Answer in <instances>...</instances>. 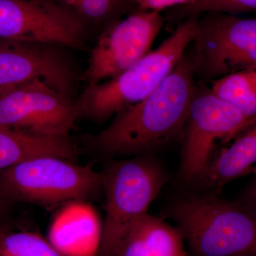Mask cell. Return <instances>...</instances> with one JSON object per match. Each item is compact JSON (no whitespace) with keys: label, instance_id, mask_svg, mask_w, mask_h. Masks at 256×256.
<instances>
[{"label":"cell","instance_id":"1","mask_svg":"<svg viewBox=\"0 0 256 256\" xmlns=\"http://www.w3.org/2000/svg\"><path fill=\"white\" fill-rule=\"evenodd\" d=\"M196 86L186 48L154 92L114 114L107 128L86 137V144L99 156L114 158L156 156L181 143Z\"/></svg>","mask_w":256,"mask_h":256},{"label":"cell","instance_id":"2","mask_svg":"<svg viewBox=\"0 0 256 256\" xmlns=\"http://www.w3.org/2000/svg\"><path fill=\"white\" fill-rule=\"evenodd\" d=\"M164 213L176 223L192 256H256V210L240 198L182 190Z\"/></svg>","mask_w":256,"mask_h":256},{"label":"cell","instance_id":"3","mask_svg":"<svg viewBox=\"0 0 256 256\" xmlns=\"http://www.w3.org/2000/svg\"><path fill=\"white\" fill-rule=\"evenodd\" d=\"M197 18L198 16L186 18L156 50L117 76L86 85L75 99L79 118L106 122L154 92L191 44Z\"/></svg>","mask_w":256,"mask_h":256},{"label":"cell","instance_id":"4","mask_svg":"<svg viewBox=\"0 0 256 256\" xmlns=\"http://www.w3.org/2000/svg\"><path fill=\"white\" fill-rule=\"evenodd\" d=\"M101 173L54 156L32 158L0 172V194L6 201L55 206L86 201L102 193Z\"/></svg>","mask_w":256,"mask_h":256},{"label":"cell","instance_id":"5","mask_svg":"<svg viewBox=\"0 0 256 256\" xmlns=\"http://www.w3.org/2000/svg\"><path fill=\"white\" fill-rule=\"evenodd\" d=\"M106 196V220L98 256L105 255L148 207L169 175L154 154L112 160L100 172Z\"/></svg>","mask_w":256,"mask_h":256},{"label":"cell","instance_id":"6","mask_svg":"<svg viewBox=\"0 0 256 256\" xmlns=\"http://www.w3.org/2000/svg\"><path fill=\"white\" fill-rule=\"evenodd\" d=\"M256 122L217 98L202 82L196 84L181 142L178 178L182 188L196 182L220 146L232 142Z\"/></svg>","mask_w":256,"mask_h":256},{"label":"cell","instance_id":"7","mask_svg":"<svg viewBox=\"0 0 256 256\" xmlns=\"http://www.w3.org/2000/svg\"><path fill=\"white\" fill-rule=\"evenodd\" d=\"M188 52L196 80L212 82L256 68V20L210 13L198 16Z\"/></svg>","mask_w":256,"mask_h":256},{"label":"cell","instance_id":"8","mask_svg":"<svg viewBox=\"0 0 256 256\" xmlns=\"http://www.w3.org/2000/svg\"><path fill=\"white\" fill-rule=\"evenodd\" d=\"M164 18L158 12L136 11L108 26L96 40L80 82L86 85L114 78L152 50Z\"/></svg>","mask_w":256,"mask_h":256},{"label":"cell","instance_id":"9","mask_svg":"<svg viewBox=\"0 0 256 256\" xmlns=\"http://www.w3.org/2000/svg\"><path fill=\"white\" fill-rule=\"evenodd\" d=\"M70 50L54 44L0 38V92L38 80L75 100L82 72Z\"/></svg>","mask_w":256,"mask_h":256},{"label":"cell","instance_id":"10","mask_svg":"<svg viewBox=\"0 0 256 256\" xmlns=\"http://www.w3.org/2000/svg\"><path fill=\"white\" fill-rule=\"evenodd\" d=\"M0 38L87 50L82 22L53 0H0Z\"/></svg>","mask_w":256,"mask_h":256},{"label":"cell","instance_id":"11","mask_svg":"<svg viewBox=\"0 0 256 256\" xmlns=\"http://www.w3.org/2000/svg\"><path fill=\"white\" fill-rule=\"evenodd\" d=\"M79 118L75 100L42 80L0 92V126L44 136L70 137Z\"/></svg>","mask_w":256,"mask_h":256},{"label":"cell","instance_id":"12","mask_svg":"<svg viewBox=\"0 0 256 256\" xmlns=\"http://www.w3.org/2000/svg\"><path fill=\"white\" fill-rule=\"evenodd\" d=\"M66 205L50 226L48 242L63 256H98L102 229L95 212L84 201Z\"/></svg>","mask_w":256,"mask_h":256},{"label":"cell","instance_id":"13","mask_svg":"<svg viewBox=\"0 0 256 256\" xmlns=\"http://www.w3.org/2000/svg\"><path fill=\"white\" fill-rule=\"evenodd\" d=\"M102 256H186V252L178 227L146 213Z\"/></svg>","mask_w":256,"mask_h":256},{"label":"cell","instance_id":"14","mask_svg":"<svg viewBox=\"0 0 256 256\" xmlns=\"http://www.w3.org/2000/svg\"><path fill=\"white\" fill-rule=\"evenodd\" d=\"M256 124L218 151L206 165L196 182L188 188L220 194L226 185L255 172Z\"/></svg>","mask_w":256,"mask_h":256},{"label":"cell","instance_id":"15","mask_svg":"<svg viewBox=\"0 0 256 256\" xmlns=\"http://www.w3.org/2000/svg\"><path fill=\"white\" fill-rule=\"evenodd\" d=\"M78 150L70 137L44 136L0 126V172L32 158L54 156L73 160Z\"/></svg>","mask_w":256,"mask_h":256},{"label":"cell","instance_id":"16","mask_svg":"<svg viewBox=\"0 0 256 256\" xmlns=\"http://www.w3.org/2000/svg\"><path fill=\"white\" fill-rule=\"evenodd\" d=\"M62 6L80 20L89 36L95 38L108 26L121 20L122 15L131 10L130 0H60Z\"/></svg>","mask_w":256,"mask_h":256},{"label":"cell","instance_id":"17","mask_svg":"<svg viewBox=\"0 0 256 256\" xmlns=\"http://www.w3.org/2000/svg\"><path fill=\"white\" fill-rule=\"evenodd\" d=\"M210 82V92L217 98L256 119V68L228 74Z\"/></svg>","mask_w":256,"mask_h":256},{"label":"cell","instance_id":"18","mask_svg":"<svg viewBox=\"0 0 256 256\" xmlns=\"http://www.w3.org/2000/svg\"><path fill=\"white\" fill-rule=\"evenodd\" d=\"M256 0H192L186 4L178 5L168 14L166 21L170 28H176L186 18L205 14L235 15L254 12Z\"/></svg>","mask_w":256,"mask_h":256},{"label":"cell","instance_id":"19","mask_svg":"<svg viewBox=\"0 0 256 256\" xmlns=\"http://www.w3.org/2000/svg\"><path fill=\"white\" fill-rule=\"evenodd\" d=\"M0 256H63L40 234L26 230H0Z\"/></svg>","mask_w":256,"mask_h":256},{"label":"cell","instance_id":"20","mask_svg":"<svg viewBox=\"0 0 256 256\" xmlns=\"http://www.w3.org/2000/svg\"><path fill=\"white\" fill-rule=\"evenodd\" d=\"M134 11H156L186 4L192 0H130Z\"/></svg>","mask_w":256,"mask_h":256},{"label":"cell","instance_id":"21","mask_svg":"<svg viewBox=\"0 0 256 256\" xmlns=\"http://www.w3.org/2000/svg\"><path fill=\"white\" fill-rule=\"evenodd\" d=\"M6 201V200H5L4 197H3L2 196L1 194H0V215H1L2 208L3 203H4V202Z\"/></svg>","mask_w":256,"mask_h":256}]
</instances>
